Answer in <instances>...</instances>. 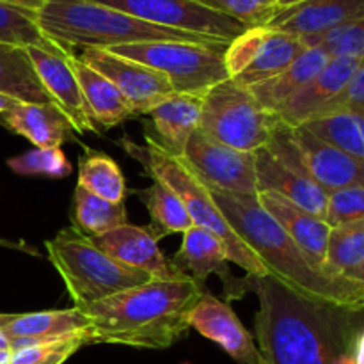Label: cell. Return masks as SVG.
Returning <instances> with one entry per match:
<instances>
[{"mask_svg":"<svg viewBox=\"0 0 364 364\" xmlns=\"http://www.w3.org/2000/svg\"><path fill=\"white\" fill-rule=\"evenodd\" d=\"M329 59V53L320 46H308L287 70L249 89L267 110L277 114L287 105L288 100L294 98L306 84H309L326 68Z\"/></svg>","mask_w":364,"mask_h":364,"instance_id":"cell-25","label":"cell"},{"mask_svg":"<svg viewBox=\"0 0 364 364\" xmlns=\"http://www.w3.org/2000/svg\"><path fill=\"white\" fill-rule=\"evenodd\" d=\"M348 279H352V281H358V283H361V284H364V262L361 263V265L358 267V269L355 270H352L350 274H348Z\"/></svg>","mask_w":364,"mask_h":364,"instance_id":"cell-43","label":"cell"},{"mask_svg":"<svg viewBox=\"0 0 364 364\" xmlns=\"http://www.w3.org/2000/svg\"><path fill=\"white\" fill-rule=\"evenodd\" d=\"M82 63L109 78L130 103L135 116H148L149 110L174 95L171 82L153 68L102 48H84Z\"/></svg>","mask_w":364,"mask_h":364,"instance_id":"cell-11","label":"cell"},{"mask_svg":"<svg viewBox=\"0 0 364 364\" xmlns=\"http://www.w3.org/2000/svg\"><path fill=\"white\" fill-rule=\"evenodd\" d=\"M302 127L341 151L364 160V117L352 112H334L315 117Z\"/></svg>","mask_w":364,"mask_h":364,"instance_id":"cell-33","label":"cell"},{"mask_svg":"<svg viewBox=\"0 0 364 364\" xmlns=\"http://www.w3.org/2000/svg\"><path fill=\"white\" fill-rule=\"evenodd\" d=\"M87 326V316L82 313L80 308L73 306L70 309H57V311L21 313V315L16 313V316L0 333L9 340L11 352H14L20 348L85 334Z\"/></svg>","mask_w":364,"mask_h":364,"instance_id":"cell-19","label":"cell"},{"mask_svg":"<svg viewBox=\"0 0 364 364\" xmlns=\"http://www.w3.org/2000/svg\"><path fill=\"white\" fill-rule=\"evenodd\" d=\"M363 64L364 59L359 57H331L326 68L277 112L279 119L290 127H301L315 119L323 107L343 91Z\"/></svg>","mask_w":364,"mask_h":364,"instance_id":"cell-16","label":"cell"},{"mask_svg":"<svg viewBox=\"0 0 364 364\" xmlns=\"http://www.w3.org/2000/svg\"><path fill=\"white\" fill-rule=\"evenodd\" d=\"M359 219H364V187H348L331 192L323 217L329 228Z\"/></svg>","mask_w":364,"mask_h":364,"instance_id":"cell-37","label":"cell"},{"mask_svg":"<svg viewBox=\"0 0 364 364\" xmlns=\"http://www.w3.org/2000/svg\"><path fill=\"white\" fill-rule=\"evenodd\" d=\"M7 166L20 176L66 178L71 173V164L60 148H34L7 160Z\"/></svg>","mask_w":364,"mask_h":364,"instance_id":"cell-35","label":"cell"},{"mask_svg":"<svg viewBox=\"0 0 364 364\" xmlns=\"http://www.w3.org/2000/svg\"><path fill=\"white\" fill-rule=\"evenodd\" d=\"M258 201L277 220V224L290 235L291 240L304 251L313 265L326 272L323 263H326L327 242H329L331 233L329 224L302 210L290 199L274 194V192H259Z\"/></svg>","mask_w":364,"mask_h":364,"instance_id":"cell-21","label":"cell"},{"mask_svg":"<svg viewBox=\"0 0 364 364\" xmlns=\"http://www.w3.org/2000/svg\"><path fill=\"white\" fill-rule=\"evenodd\" d=\"M0 43L21 46V48L38 46L57 55L73 53L43 34L38 25V11L2 2H0Z\"/></svg>","mask_w":364,"mask_h":364,"instance_id":"cell-31","label":"cell"},{"mask_svg":"<svg viewBox=\"0 0 364 364\" xmlns=\"http://www.w3.org/2000/svg\"><path fill=\"white\" fill-rule=\"evenodd\" d=\"M306 48L308 46L297 36L267 28V36L259 45L255 59L233 80L245 85V87L262 84V82L269 80V78L276 77L281 71L287 70Z\"/></svg>","mask_w":364,"mask_h":364,"instance_id":"cell-27","label":"cell"},{"mask_svg":"<svg viewBox=\"0 0 364 364\" xmlns=\"http://www.w3.org/2000/svg\"><path fill=\"white\" fill-rule=\"evenodd\" d=\"M205 291L191 276L178 274L77 308L89 320L87 345L164 350L187 336L191 313Z\"/></svg>","mask_w":364,"mask_h":364,"instance_id":"cell-2","label":"cell"},{"mask_svg":"<svg viewBox=\"0 0 364 364\" xmlns=\"http://www.w3.org/2000/svg\"><path fill=\"white\" fill-rule=\"evenodd\" d=\"M364 13V0H302L277 7L263 27L297 38L326 34Z\"/></svg>","mask_w":364,"mask_h":364,"instance_id":"cell-15","label":"cell"},{"mask_svg":"<svg viewBox=\"0 0 364 364\" xmlns=\"http://www.w3.org/2000/svg\"><path fill=\"white\" fill-rule=\"evenodd\" d=\"M139 198L148 208L149 217H151L148 231L156 240L167 237V235H183L185 231L194 226L183 201L167 185L153 180V185L139 192Z\"/></svg>","mask_w":364,"mask_h":364,"instance_id":"cell-29","label":"cell"},{"mask_svg":"<svg viewBox=\"0 0 364 364\" xmlns=\"http://www.w3.org/2000/svg\"><path fill=\"white\" fill-rule=\"evenodd\" d=\"M11 355H13V352H11L9 348L0 350V364H11Z\"/></svg>","mask_w":364,"mask_h":364,"instance_id":"cell-45","label":"cell"},{"mask_svg":"<svg viewBox=\"0 0 364 364\" xmlns=\"http://www.w3.org/2000/svg\"><path fill=\"white\" fill-rule=\"evenodd\" d=\"M333 364H361V359H359L358 352H352V354L341 355V358L336 359Z\"/></svg>","mask_w":364,"mask_h":364,"instance_id":"cell-42","label":"cell"},{"mask_svg":"<svg viewBox=\"0 0 364 364\" xmlns=\"http://www.w3.org/2000/svg\"><path fill=\"white\" fill-rule=\"evenodd\" d=\"M251 27H263L277 9V0H199Z\"/></svg>","mask_w":364,"mask_h":364,"instance_id":"cell-36","label":"cell"},{"mask_svg":"<svg viewBox=\"0 0 364 364\" xmlns=\"http://www.w3.org/2000/svg\"><path fill=\"white\" fill-rule=\"evenodd\" d=\"M43 34L64 48H102L146 41H187L228 45L226 41L146 23L127 13L92 0H46L38 11Z\"/></svg>","mask_w":364,"mask_h":364,"instance_id":"cell-4","label":"cell"},{"mask_svg":"<svg viewBox=\"0 0 364 364\" xmlns=\"http://www.w3.org/2000/svg\"><path fill=\"white\" fill-rule=\"evenodd\" d=\"M96 247L123 265L148 272L155 279H171L178 276L159 247V240L148 231L134 224H123L102 237L92 238Z\"/></svg>","mask_w":364,"mask_h":364,"instance_id":"cell-17","label":"cell"},{"mask_svg":"<svg viewBox=\"0 0 364 364\" xmlns=\"http://www.w3.org/2000/svg\"><path fill=\"white\" fill-rule=\"evenodd\" d=\"M6 348H9V340H7V338L0 333V350H6Z\"/></svg>","mask_w":364,"mask_h":364,"instance_id":"cell-47","label":"cell"},{"mask_svg":"<svg viewBox=\"0 0 364 364\" xmlns=\"http://www.w3.org/2000/svg\"><path fill=\"white\" fill-rule=\"evenodd\" d=\"M334 112H352L364 117V64L355 71L352 80L345 85L343 91L333 100L316 117Z\"/></svg>","mask_w":364,"mask_h":364,"instance_id":"cell-39","label":"cell"},{"mask_svg":"<svg viewBox=\"0 0 364 364\" xmlns=\"http://www.w3.org/2000/svg\"><path fill=\"white\" fill-rule=\"evenodd\" d=\"M135 160L142 164L146 173L155 181L167 185L183 201L194 226L205 228L215 235L228 251V262L237 263L249 276H265L267 269L252 249L238 237L223 215L208 185L188 166L183 156H173L160 148L153 139L146 137V146L130 141L123 142Z\"/></svg>","mask_w":364,"mask_h":364,"instance_id":"cell-5","label":"cell"},{"mask_svg":"<svg viewBox=\"0 0 364 364\" xmlns=\"http://www.w3.org/2000/svg\"><path fill=\"white\" fill-rule=\"evenodd\" d=\"M291 141L297 146L309 178L331 194L348 187H364V160L322 141L306 127H291Z\"/></svg>","mask_w":364,"mask_h":364,"instance_id":"cell-12","label":"cell"},{"mask_svg":"<svg viewBox=\"0 0 364 364\" xmlns=\"http://www.w3.org/2000/svg\"><path fill=\"white\" fill-rule=\"evenodd\" d=\"M230 299L255 294L258 348L267 364H333L358 352L364 341V311L311 301L270 274L231 277ZM361 359V358H359Z\"/></svg>","mask_w":364,"mask_h":364,"instance_id":"cell-1","label":"cell"},{"mask_svg":"<svg viewBox=\"0 0 364 364\" xmlns=\"http://www.w3.org/2000/svg\"><path fill=\"white\" fill-rule=\"evenodd\" d=\"M27 52L39 80L45 85L46 92L52 96L53 103L68 117L71 130L77 134L96 132L80 85L68 63V55H57L38 46H28Z\"/></svg>","mask_w":364,"mask_h":364,"instance_id":"cell-14","label":"cell"},{"mask_svg":"<svg viewBox=\"0 0 364 364\" xmlns=\"http://www.w3.org/2000/svg\"><path fill=\"white\" fill-rule=\"evenodd\" d=\"M210 191L230 226L258 256L267 274L311 301L364 311V284L316 269L290 235L259 205L258 196L233 194L212 187Z\"/></svg>","mask_w":364,"mask_h":364,"instance_id":"cell-3","label":"cell"},{"mask_svg":"<svg viewBox=\"0 0 364 364\" xmlns=\"http://www.w3.org/2000/svg\"><path fill=\"white\" fill-rule=\"evenodd\" d=\"M171 267L176 272L187 274L201 288H205L206 279L212 274H217L224 283L231 279L228 269V251L223 242L205 228L192 226L183 233L181 247L171 259Z\"/></svg>","mask_w":364,"mask_h":364,"instance_id":"cell-22","label":"cell"},{"mask_svg":"<svg viewBox=\"0 0 364 364\" xmlns=\"http://www.w3.org/2000/svg\"><path fill=\"white\" fill-rule=\"evenodd\" d=\"M139 18L146 23L206 36L219 41H233L247 31V25L205 6L199 0H92Z\"/></svg>","mask_w":364,"mask_h":364,"instance_id":"cell-9","label":"cell"},{"mask_svg":"<svg viewBox=\"0 0 364 364\" xmlns=\"http://www.w3.org/2000/svg\"><path fill=\"white\" fill-rule=\"evenodd\" d=\"M68 63L77 77L95 127L98 124L102 128H114L134 117L130 103L109 78L82 63L75 53L68 55Z\"/></svg>","mask_w":364,"mask_h":364,"instance_id":"cell-24","label":"cell"},{"mask_svg":"<svg viewBox=\"0 0 364 364\" xmlns=\"http://www.w3.org/2000/svg\"><path fill=\"white\" fill-rule=\"evenodd\" d=\"M183 159L208 187L233 194L258 196L256 153L223 144L198 128L188 139Z\"/></svg>","mask_w":364,"mask_h":364,"instance_id":"cell-10","label":"cell"},{"mask_svg":"<svg viewBox=\"0 0 364 364\" xmlns=\"http://www.w3.org/2000/svg\"><path fill=\"white\" fill-rule=\"evenodd\" d=\"M0 124L31 141L36 148H60L71 130L55 103H18L0 116Z\"/></svg>","mask_w":364,"mask_h":364,"instance_id":"cell-23","label":"cell"},{"mask_svg":"<svg viewBox=\"0 0 364 364\" xmlns=\"http://www.w3.org/2000/svg\"><path fill=\"white\" fill-rule=\"evenodd\" d=\"M265 36V27H251L244 34H240L233 41L228 43L226 50H224V64H226L230 78H235L237 75H240L251 64V60L255 59L256 52H258L259 45L263 43Z\"/></svg>","mask_w":364,"mask_h":364,"instance_id":"cell-38","label":"cell"},{"mask_svg":"<svg viewBox=\"0 0 364 364\" xmlns=\"http://www.w3.org/2000/svg\"><path fill=\"white\" fill-rule=\"evenodd\" d=\"M191 329L219 345L238 364H267L252 334L238 320L230 304L208 290L191 313Z\"/></svg>","mask_w":364,"mask_h":364,"instance_id":"cell-13","label":"cell"},{"mask_svg":"<svg viewBox=\"0 0 364 364\" xmlns=\"http://www.w3.org/2000/svg\"><path fill=\"white\" fill-rule=\"evenodd\" d=\"M364 262V219L331 228L323 270L347 277Z\"/></svg>","mask_w":364,"mask_h":364,"instance_id":"cell-32","label":"cell"},{"mask_svg":"<svg viewBox=\"0 0 364 364\" xmlns=\"http://www.w3.org/2000/svg\"><path fill=\"white\" fill-rule=\"evenodd\" d=\"M279 121L277 114L255 98L251 89L228 78L205 95L199 128L223 144L255 153L269 144Z\"/></svg>","mask_w":364,"mask_h":364,"instance_id":"cell-7","label":"cell"},{"mask_svg":"<svg viewBox=\"0 0 364 364\" xmlns=\"http://www.w3.org/2000/svg\"><path fill=\"white\" fill-rule=\"evenodd\" d=\"M127 203H110L78 187L73 192L71 223L85 237L96 238L127 224Z\"/></svg>","mask_w":364,"mask_h":364,"instance_id":"cell-28","label":"cell"},{"mask_svg":"<svg viewBox=\"0 0 364 364\" xmlns=\"http://www.w3.org/2000/svg\"><path fill=\"white\" fill-rule=\"evenodd\" d=\"M301 39L306 46H320L331 57L364 59V13L326 34Z\"/></svg>","mask_w":364,"mask_h":364,"instance_id":"cell-34","label":"cell"},{"mask_svg":"<svg viewBox=\"0 0 364 364\" xmlns=\"http://www.w3.org/2000/svg\"><path fill=\"white\" fill-rule=\"evenodd\" d=\"M50 364H55V363H50Z\"/></svg>","mask_w":364,"mask_h":364,"instance_id":"cell-48","label":"cell"},{"mask_svg":"<svg viewBox=\"0 0 364 364\" xmlns=\"http://www.w3.org/2000/svg\"><path fill=\"white\" fill-rule=\"evenodd\" d=\"M18 103H20L18 100H14V98H11V96L2 95V92H0V116H2V114H6L7 110L13 109V107H16Z\"/></svg>","mask_w":364,"mask_h":364,"instance_id":"cell-41","label":"cell"},{"mask_svg":"<svg viewBox=\"0 0 364 364\" xmlns=\"http://www.w3.org/2000/svg\"><path fill=\"white\" fill-rule=\"evenodd\" d=\"M297 2H302V0H277V7H288Z\"/></svg>","mask_w":364,"mask_h":364,"instance_id":"cell-46","label":"cell"},{"mask_svg":"<svg viewBox=\"0 0 364 364\" xmlns=\"http://www.w3.org/2000/svg\"><path fill=\"white\" fill-rule=\"evenodd\" d=\"M78 187L110 203L127 201V180L116 160L102 151L85 149L78 159Z\"/></svg>","mask_w":364,"mask_h":364,"instance_id":"cell-30","label":"cell"},{"mask_svg":"<svg viewBox=\"0 0 364 364\" xmlns=\"http://www.w3.org/2000/svg\"><path fill=\"white\" fill-rule=\"evenodd\" d=\"M0 92L21 103H53L39 80L27 48L0 43Z\"/></svg>","mask_w":364,"mask_h":364,"instance_id":"cell-26","label":"cell"},{"mask_svg":"<svg viewBox=\"0 0 364 364\" xmlns=\"http://www.w3.org/2000/svg\"><path fill=\"white\" fill-rule=\"evenodd\" d=\"M2 4H9V6L25 7V9L39 11V7L46 2V0H0Z\"/></svg>","mask_w":364,"mask_h":364,"instance_id":"cell-40","label":"cell"},{"mask_svg":"<svg viewBox=\"0 0 364 364\" xmlns=\"http://www.w3.org/2000/svg\"><path fill=\"white\" fill-rule=\"evenodd\" d=\"M203 100L205 95L174 92L148 112L151 134L146 132V137L153 139L169 155L183 156L188 139L201 124Z\"/></svg>","mask_w":364,"mask_h":364,"instance_id":"cell-18","label":"cell"},{"mask_svg":"<svg viewBox=\"0 0 364 364\" xmlns=\"http://www.w3.org/2000/svg\"><path fill=\"white\" fill-rule=\"evenodd\" d=\"M14 316H16V313H0V331H2Z\"/></svg>","mask_w":364,"mask_h":364,"instance_id":"cell-44","label":"cell"},{"mask_svg":"<svg viewBox=\"0 0 364 364\" xmlns=\"http://www.w3.org/2000/svg\"><path fill=\"white\" fill-rule=\"evenodd\" d=\"M45 247L75 306L92 304L155 279L144 270L110 258L73 226L60 230L45 242Z\"/></svg>","mask_w":364,"mask_h":364,"instance_id":"cell-6","label":"cell"},{"mask_svg":"<svg viewBox=\"0 0 364 364\" xmlns=\"http://www.w3.org/2000/svg\"><path fill=\"white\" fill-rule=\"evenodd\" d=\"M256 153V180L259 192H274L290 199L306 212L318 219L326 217L327 194L309 176L295 173L290 167L281 164L267 148H259Z\"/></svg>","mask_w":364,"mask_h":364,"instance_id":"cell-20","label":"cell"},{"mask_svg":"<svg viewBox=\"0 0 364 364\" xmlns=\"http://www.w3.org/2000/svg\"><path fill=\"white\" fill-rule=\"evenodd\" d=\"M228 45H199L187 41H146L109 48L116 55L141 63L162 73L174 92L206 95L228 80L224 50Z\"/></svg>","mask_w":364,"mask_h":364,"instance_id":"cell-8","label":"cell"}]
</instances>
